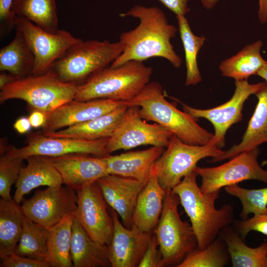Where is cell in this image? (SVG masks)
<instances>
[{
    "instance_id": "obj_26",
    "label": "cell",
    "mask_w": 267,
    "mask_h": 267,
    "mask_svg": "<svg viewBox=\"0 0 267 267\" xmlns=\"http://www.w3.org/2000/svg\"><path fill=\"white\" fill-rule=\"evenodd\" d=\"M225 242L233 267H267V241L257 247L247 246L239 233L227 226L219 233Z\"/></svg>"
},
{
    "instance_id": "obj_7",
    "label": "cell",
    "mask_w": 267,
    "mask_h": 267,
    "mask_svg": "<svg viewBox=\"0 0 267 267\" xmlns=\"http://www.w3.org/2000/svg\"><path fill=\"white\" fill-rule=\"evenodd\" d=\"M180 201L172 189H165L163 208L153 230L162 257L163 267H177L193 250L198 241L191 224L178 212Z\"/></svg>"
},
{
    "instance_id": "obj_2",
    "label": "cell",
    "mask_w": 267,
    "mask_h": 267,
    "mask_svg": "<svg viewBox=\"0 0 267 267\" xmlns=\"http://www.w3.org/2000/svg\"><path fill=\"white\" fill-rule=\"evenodd\" d=\"M197 176L193 171L172 190L189 218L198 248L203 249L217 237L222 229L232 223L234 208L227 204L216 209L215 202L221 190L203 193L197 183Z\"/></svg>"
},
{
    "instance_id": "obj_31",
    "label": "cell",
    "mask_w": 267,
    "mask_h": 267,
    "mask_svg": "<svg viewBox=\"0 0 267 267\" xmlns=\"http://www.w3.org/2000/svg\"><path fill=\"white\" fill-rule=\"evenodd\" d=\"M56 9L55 0H13L11 7L16 16L25 17L53 33L59 30Z\"/></svg>"
},
{
    "instance_id": "obj_25",
    "label": "cell",
    "mask_w": 267,
    "mask_h": 267,
    "mask_svg": "<svg viewBox=\"0 0 267 267\" xmlns=\"http://www.w3.org/2000/svg\"><path fill=\"white\" fill-rule=\"evenodd\" d=\"M127 107L124 103L112 112L89 121L64 129L43 134L51 137L87 140L109 138L120 122Z\"/></svg>"
},
{
    "instance_id": "obj_23",
    "label": "cell",
    "mask_w": 267,
    "mask_h": 267,
    "mask_svg": "<svg viewBox=\"0 0 267 267\" xmlns=\"http://www.w3.org/2000/svg\"><path fill=\"white\" fill-rule=\"evenodd\" d=\"M255 95L258 101L242 141L224 151L221 156L212 158L208 162L215 163L230 159L242 152L253 150L260 145L267 142V86Z\"/></svg>"
},
{
    "instance_id": "obj_20",
    "label": "cell",
    "mask_w": 267,
    "mask_h": 267,
    "mask_svg": "<svg viewBox=\"0 0 267 267\" xmlns=\"http://www.w3.org/2000/svg\"><path fill=\"white\" fill-rule=\"evenodd\" d=\"M165 150L152 146L145 150L104 156L109 174L133 178L146 182L153 165Z\"/></svg>"
},
{
    "instance_id": "obj_28",
    "label": "cell",
    "mask_w": 267,
    "mask_h": 267,
    "mask_svg": "<svg viewBox=\"0 0 267 267\" xmlns=\"http://www.w3.org/2000/svg\"><path fill=\"white\" fill-rule=\"evenodd\" d=\"M24 214L13 198L0 200V258L13 252L22 233Z\"/></svg>"
},
{
    "instance_id": "obj_47",
    "label": "cell",
    "mask_w": 267,
    "mask_h": 267,
    "mask_svg": "<svg viewBox=\"0 0 267 267\" xmlns=\"http://www.w3.org/2000/svg\"><path fill=\"white\" fill-rule=\"evenodd\" d=\"M257 75L263 78L267 82V61Z\"/></svg>"
},
{
    "instance_id": "obj_35",
    "label": "cell",
    "mask_w": 267,
    "mask_h": 267,
    "mask_svg": "<svg viewBox=\"0 0 267 267\" xmlns=\"http://www.w3.org/2000/svg\"><path fill=\"white\" fill-rule=\"evenodd\" d=\"M225 192L240 201L242 209V220L248 218L250 214L258 215L267 214V187L259 189H246L237 184L224 187Z\"/></svg>"
},
{
    "instance_id": "obj_12",
    "label": "cell",
    "mask_w": 267,
    "mask_h": 267,
    "mask_svg": "<svg viewBox=\"0 0 267 267\" xmlns=\"http://www.w3.org/2000/svg\"><path fill=\"white\" fill-rule=\"evenodd\" d=\"M77 205L76 190L61 185L36 191L23 202L21 208L27 218L49 229L66 217L75 215Z\"/></svg>"
},
{
    "instance_id": "obj_46",
    "label": "cell",
    "mask_w": 267,
    "mask_h": 267,
    "mask_svg": "<svg viewBox=\"0 0 267 267\" xmlns=\"http://www.w3.org/2000/svg\"><path fill=\"white\" fill-rule=\"evenodd\" d=\"M218 0H201L204 7L207 9L213 8L216 4Z\"/></svg>"
},
{
    "instance_id": "obj_30",
    "label": "cell",
    "mask_w": 267,
    "mask_h": 267,
    "mask_svg": "<svg viewBox=\"0 0 267 267\" xmlns=\"http://www.w3.org/2000/svg\"><path fill=\"white\" fill-rule=\"evenodd\" d=\"M74 217L75 215L66 217L49 229L47 263L50 267H73L71 245Z\"/></svg>"
},
{
    "instance_id": "obj_42",
    "label": "cell",
    "mask_w": 267,
    "mask_h": 267,
    "mask_svg": "<svg viewBox=\"0 0 267 267\" xmlns=\"http://www.w3.org/2000/svg\"><path fill=\"white\" fill-rule=\"evenodd\" d=\"M47 115L42 111L34 109L31 113L28 118L32 127L37 129L44 127L47 121Z\"/></svg>"
},
{
    "instance_id": "obj_29",
    "label": "cell",
    "mask_w": 267,
    "mask_h": 267,
    "mask_svg": "<svg viewBox=\"0 0 267 267\" xmlns=\"http://www.w3.org/2000/svg\"><path fill=\"white\" fill-rule=\"evenodd\" d=\"M261 41L246 45L234 56L222 61L219 67L223 76L235 81L247 80L257 75L266 62L261 54Z\"/></svg>"
},
{
    "instance_id": "obj_9",
    "label": "cell",
    "mask_w": 267,
    "mask_h": 267,
    "mask_svg": "<svg viewBox=\"0 0 267 267\" xmlns=\"http://www.w3.org/2000/svg\"><path fill=\"white\" fill-rule=\"evenodd\" d=\"M15 28L22 34L34 55L33 75L51 69L71 47L82 40L65 30L59 29L54 33L47 32L24 17L16 16Z\"/></svg>"
},
{
    "instance_id": "obj_1",
    "label": "cell",
    "mask_w": 267,
    "mask_h": 267,
    "mask_svg": "<svg viewBox=\"0 0 267 267\" xmlns=\"http://www.w3.org/2000/svg\"><path fill=\"white\" fill-rule=\"evenodd\" d=\"M120 15L137 18L139 23L134 29L121 34L119 42L123 51L110 67L115 68L132 60L143 62L155 57L167 59L175 68L180 67L182 60L171 42L178 30L169 23L162 9L135 5Z\"/></svg>"
},
{
    "instance_id": "obj_41",
    "label": "cell",
    "mask_w": 267,
    "mask_h": 267,
    "mask_svg": "<svg viewBox=\"0 0 267 267\" xmlns=\"http://www.w3.org/2000/svg\"><path fill=\"white\" fill-rule=\"evenodd\" d=\"M165 6L177 15H185L190 11L188 0H159Z\"/></svg>"
},
{
    "instance_id": "obj_44",
    "label": "cell",
    "mask_w": 267,
    "mask_h": 267,
    "mask_svg": "<svg viewBox=\"0 0 267 267\" xmlns=\"http://www.w3.org/2000/svg\"><path fill=\"white\" fill-rule=\"evenodd\" d=\"M258 17L262 24L267 23V0H259Z\"/></svg>"
},
{
    "instance_id": "obj_15",
    "label": "cell",
    "mask_w": 267,
    "mask_h": 267,
    "mask_svg": "<svg viewBox=\"0 0 267 267\" xmlns=\"http://www.w3.org/2000/svg\"><path fill=\"white\" fill-rule=\"evenodd\" d=\"M109 138L87 140L33 133L29 135L26 146L18 148L12 147L5 153L11 157L24 160L33 155L55 157L72 153L104 157L109 155L106 149Z\"/></svg>"
},
{
    "instance_id": "obj_16",
    "label": "cell",
    "mask_w": 267,
    "mask_h": 267,
    "mask_svg": "<svg viewBox=\"0 0 267 267\" xmlns=\"http://www.w3.org/2000/svg\"><path fill=\"white\" fill-rule=\"evenodd\" d=\"M113 233L108 246L111 267H138L147 247L152 232L141 230L134 224L131 228L120 222L117 213L112 209Z\"/></svg>"
},
{
    "instance_id": "obj_40",
    "label": "cell",
    "mask_w": 267,
    "mask_h": 267,
    "mask_svg": "<svg viewBox=\"0 0 267 267\" xmlns=\"http://www.w3.org/2000/svg\"><path fill=\"white\" fill-rule=\"evenodd\" d=\"M13 0H0V31L4 36L15 28L16 15L11 10Z\"/></svg>"
},
{
    "instance_id": "obj_5",
    "label": "cell",
    "mask_w": 267,
    "mask_h": 267,
    "mask_svg": "<svg viewBox=\"0 0 267 267\" xmlns=\"http://www.w3.org/2000/svg\"><path fill=\"white\" fill-rule=\"evenodd\" d=\"M78 85L60 79L52 70L40 75L17 79L0 89V102L12 99L26 101L34 109L47 115L74 100Z\"/></svg>"
},
{
    "instance_id": "obj_21",
    "label": "cell",
    "mask_w": 267,
    "mask_h": 267,
    "mask_svg": "<svg viewBox=\"0 0 267 267\" xmlns=\"http://www.w3.org/2000/svg\"><path fill=\"white\" fill-rule=\"evenodd\" d=\"M27 164L21 170L15 183L13 199L20 203L24 196L41 186H59L63 184L62 177L48 157L33 155L26 158Z\"/></svg>"
},
{
    "instance_id": "obj_24",
    "label": "cell",
    "mask_w": 267,
    "mask_h": 267,
    "mask_svg": "<svg viewBox=\"0 0 267 267\" xmlns=\"http://www.w3.org/2000/svg\"><path fill=\"white\" fill-rule=\"evenodd\" d=\"M71 257L73 267H110L108 246L88 234L75 216L72 224Z\"/></svg>"
},
{
    "instance_id": "obj_8",
    "label": "cell",
    "mask_w": 267,
    "mask_h": 267,
    "mask_svg": "<svg viewBox=\"0 0 267 267\" xmlns=\"http://www.w3.org/2000/svg\"><path fill=\"white\" fill-rule=\"evenodd\" d=\"M153 165L156 175L165 190L173 189L197 166L201 159L216 158L224 151L210 142L203 145H191L182 141L175 135Z\"/></svg>"
},
{
    "instance_id": "obj_45",
    "label": "cell",
    "mask_w": 267,
    "mask_h": 267,
    "mask_svg": "<svg viewBox=\"0 0 267 267\" xmlns=\"http://www.w3.org/2000/svg\"><path fill=\"white\" fill-rule=\"evenodd\" d=\"M17 79L15 77L6 72L0 74V89L6 85Z\"/></svg>"
},
{
    "instance_id": "obj_37",
    "label": "cell",
    "mask_w": 267,
    "mask_h": 267,
    "mask_svg": "<svg viewBox=\"0 0 267 267\" xmlns=\"http://www.w3.org/2000/svg\"><path fill=\"white\" fill-rule=\"evenodd\" d=\"M232 224L243 241L251 231L267 235V214L254 215L245 220H235Z\"/></svg>"
},
{
    "instance_id": "obj_38",
    "label": "cell",
    "mask_w": 267,
    "mask_h": 267,
    "mask_svg": "<svg viewBox=\"0 0 267 267\" xmlns=\"http://www.w3.org/2000/svg\"><path fill=\"white\" fill-rule=\"evenodd\" d=\"M162 257L155 235L152 234L138 267H162Z\"/></svg>"
},
{
    "instance_id": "obj_33",
    "label": "cell",
    "mask_w": 267,
    "mask_h": 267,
    "mask_svg": "<svg viewBox=\"0 0 267 267\" xmlns=\"http://www.w3.org/2000/svg\"><path fill=\"white\" fill-rule=\"evenodd\" d=\"M178 31L183 44L186 68L185 85H196L202 81L197 63V55L206 40L195 35L191 31L185 15H177Z\"/></svg>"
},
{
    "instance_id": "obj_11",
    "label": "cell",
    "mask_w": 267,
    "mask_h": 267,
    "mask_svg": "<svg viewBox=\"0 0 267 267\" xmlns=\"http://www.w3.org/2000/svg\"><path fill=\"white\" fill-rule=\"evenodd\" d=\"M137 106H128L120 122L109 137L106 149L109 154L119 150H129L150 145L166 148L174 135L156 124L141 118Z\"/></svg>"
},
{
    "instance_id": "obj_22",
    "label": "cell",
    "mask_w": 267,
    "mask_h": 267,
    "mask_svg": "<svg viewBox=\"0 0 267 267\" xmlns=\"http://www.w3.org/2000/svg\"><path fill=\"white\" fill-rule=\"evenodd\" d=\"M165 194V190L159 183L152 166L148 179L137 198L133 224L142 231L153 232L162 212Z\"/></svg>"
},
{
    "instance_id": "obj_4",
    "label": "cell",
    "mask_w": 267,
    "mask_h": 267,
    "mask_svg": "<svg viewBox=\"0 0 267 267\" xmlns=\"http://www.w3.org/2000/svg\"><path fill=\"white\" fill-rule=\"evenodd\" d=\"M153 69L132 60L115 68L107 67L78 85L75 100L111 99L126 102L136 96L150 82Z\"/></svg>"
},
{
    "instance_id": "obj_14",
    "label": "cell",
    "mask_w": 267,
    "mask_h": 267,
    "mask_svg": "<svg viewBox=\"0 0 267 267\" xmlns=\"http://www.w3.org/2000/svg\"><path fill=\"white\" fill-rule=\"evenodd\" d=\"M76 191L75 217L91 238L108 246L113 233V222L96 181L85 183Z\"/></svg>"
},
{
    "instance_id": "obj_43",
    "label": "cell",
    "mask_w": 267,
    "mask_h": 267,
    "mask_svg": "<svg viewBox=\"0 0 267 267\" xmlns=\"http://www.w3.org/2000/svg\"><path fill=\"white\" fill-rule=\"evenodd\" d=\"M28 117H21L17 119L13 124V128L20 134L27 133L32 128Z\"/></svg>"
},
{
    "instance_id": "obj_17",
    "label": "cell",
    "mask_w": 267,
    "mask_h": 267,
    "mask_svg": "<svg viewBox=\"0 0 267 267\" xmlns=\"http://www.w3.org/2000/svg\"><path fill=\"white\" fill-rule=\"evenodd\" d=\"M124 104V101L105 98L73 100L47 115L43 133L54 132L85 122L110 113Z\"/></svg>"
},
{
    "instance_id": "obj_27",
    "label": "cell",
    "mask_w": 267,
    "mask_h": 267,
    "mask_svg": "<svg viewBox=\"0 0 267 267\" xmlns=\"http://www.w3.org/2000/svg\"><path fill=\"white\" fill-rule=\"evenodd\" d=\"M16 30L13 40L0 50V70L17 79L32 74L35 57L22 34Z\"/></svg>"
},
{
    "instance_id": "obj_10",
    "label": "cell",
    "mask_w": 267,
    "mask_h": 267,
    "mask_svg": "<svg viewBox=\"0 0 267 267\" xmlns=\"http://www.w3.org/2000/svg\"><path fill=\"white\" fill-rule=\"evenodd\" d=\"M260 151L256 148L242 152L222 165L214 167H198L193 171L201 178V190L208 193L247 180L267 183V170L259 164Z\"/></svg>"
},
{
    "instance_id": "obj_3",
    "label": "cell",
    "mask_w": 267,
    "mask_h": 267,
    "mask_svg": "<svg viewBox=\"0 0 267 267\" xmlns=\"http://www.w3.org/2000/svg\"><path fill=\"white\" fill-rule=\"evenodd\" d=\"M124 103L138 106L141 118L161 126L187 144L205 145L213 137L214 134L200 126L196 119L170 103L157 82H149L136 96Z\"/></svg>"
},
{
    "instance_id": "obj_39",
    "label": "cell",
    "mask_w": 267,
    "mask_h": 267,
    "mask_svg": "<svg viewBox=\"0 0 267 267\" xmlns=\"http://www.w3.org/2000/svg\"><path fill=\"white\" fill-rule=\"evenodd\" d=\"M0 267H49L44 262L19 256L14 252L0 258Z\"/></svg>"
},
{
    "instance_id": "obj_48",
    "label": "cell",
    "mask_w": 267,
    "mask_h": 267,
    "mask_svg": "<svg viewBox=\"0 0 267 267\" xmlns=\"http://www.w3.org/2000/svg\"><path fill=\"white\" fill-rule=\"evenodd\" d=\"M267 164V160H265V161H264L263 162H262V166H264V165H266Z\"/></svg>"
},
{
    "instance_id": "obj_13",
    "label": "cell",
    "mask_w": 267,
    "mask_h": 267,
    "mask_svg": "<svg viewBox=\"0 0 267 267\" xmlns=\"http://www.w3.org/2000/svg\"><path fill=\"white\" fill-rule=\"evenodd\" d=\"M235 89L231 98L217 107L200 109L180 102L184 112L197 119L202 118L213 125L215 133L211 143L219 148L223 147L225 136L228 129L242 119V110L245 101L252 94L267 86V82L249 84L247 80L235 81Z\"/></svg>"
},
{
    "instance_id": "obj_19",
    "label": "cell",
    "mask_w": 267,
    "mask_h": 267,
    "mask_svg": "<svg viewBox=\"0 0 267 267\" xmlns=\"http://www.w3.org/2000/svg\"><path fill=\"white\" fill-rule=\"evenodd\" d=\"M48 157L59 172L63 184L75 190L109 174L104 157L72 153Z\"/></svg>"
},
{
    "instance_id": "obj_18",
    "label": "cell",
    "mask_w": 267,
    "mask_h": 267,
    "mask_svg": "<svg viewBox=\"0 0 267 267\" xmlns=\"http://www.w3.org/2000/svg\"><path fill=\"white\" fill-rule=\"evenodd\" d=\"M108 206L121 217L127 228L133 224V214L138 196L146 182L108 174L96 181Z\"/></svg>"
},
{
    "instance_id": "obj_34",
    "label": "cell",
    "mask_w": 267,
    "mask_h": 267,
    "mask_svg": "<svg viewBox=\"0 0 267 267\" xmlns=\"http://www.w3.org/2000/svg\"><path fill=\"white\" fill-rule=\"evenodd\" d=\"M230 259L227 246L219 236L205 248L193 250L178 267H223Z\"/></svg>"
},
{
    "instance_id": "obj_6",
    "label": "cell",
    "mask_w": 267,
    "mask_h": 267,
    "mask_svg": "<svg viewBox=\"0 0 267 267\" xmlns=\"http://www.w3.org/2000/svg\"><path fill=\"white\" fill-rule=\"evenodd\" d=\"M122 51L119 41L82 40L71 47L51 69L62 81L79 85L108 67Z\"/></svg>"
},
{
    "instance_id": "obj_32",
    "label": "cell",
    "mask_w": 267,
    "mask_h": 267,
    "mask_svg": "<svg viewBox=\"0 0 267 267\" xmlns=\"http://www.w3.org/2000/svg\"><path fill=\"white\" fill-rule=\"evenodd\" d=\"M48 235L49 229L24 216L22 233L14 252L21 256L47 263Z\"/></svg>"
},
{
    "instance_id": "obj_36",
    "label": "cell",
    "mask_w": 267,
    "mask_h": 267,
    "mask_svg": "<svg viewBox=\"0 0 267 267\" xmlns=\"http://www.w3.org/2000/svg\"><path fill=\"white\" fill-rule=\"evenodd\" d=\"M22 158L11 157L6 153L0 157V196L4 200H11L12 185L15 183L25 166Z\"/></svg>"
}]
</instances>
